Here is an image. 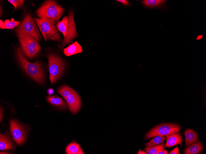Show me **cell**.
I'll return each mask as SVG.
<instances>
[{
	"label": "cell",
	"mask_w": 206,
	"mask_h": 154,
	"mask_svg": "<svg viewBox=\"0 0 206 154\" xmlns=\"http://www.w3.org/2000/svg\"><path fill=\"white\" fill-rule=\"evenodd\" d=\"M15 51L18 61L27 74L38 84H43L45 81V75L40 62L38 61L34 63L29 62L20 47L16 48Z\"/></svg>",
	"instance_id": "1"
},
{
	"label": "cell",
	"mask_w": 206,
	"mask_h": 154,
	"mask_svg": "<svg viewBox=\"0 0 206 154\" xmlns=\"http://www.w3.org/2000/svg\"><path fill=\"white\" fill-rule=\"evenodd\" d=\"M64 11V9L56 1L49 0L46 1L35 13L40 19L55 25L59 22Z\"/></svg>",
	"instance_id": "2"
},
{
	"label": "cell",
	"mask_w": 206,
	"mask_h": 154,
	"mask_svg": "<svg viewBox=\"0 0 206 154\" xmlns=\"http://www.w3.org/2000/svg\"><path fill=\"white\" fill-rule=\"evenodd\" d=\"M68 15V17L67 16L64 17L62 20L56 24L58 30L62 33L64 37V40L60 47L61 49L77 35L73 14L72 11H69Z\"/></svg>",
	"instance_id": "3"
},
{
	"label": "cell",
	"mask_w": 206,
	"mask_h": 154,
	"mask_svg": "<svg viewBox=\"0 0 206 154\" xmlns=\"http://www.w3.org/2000/svg\"><path fill=\"white\" fill-rule=\"evenodd\" d=\"M47 57L48 61L49 79L52 85L63 74L66 64L60 57L54 54L50 53Z\"/></svg>",
	"instance_id": "4"
},
{
	"label": "cell",
	"mask_w": 206,
	"mask_h": 154,
	"mask_svg": "<svg viewBox=\"0 0 206 154\" xmlns=\"http://www.w3.org/2000/svg\"><path fill=\"white\" fill-rule=\"evenodd\" d=\"M24 54L30 59L35 57L41 49L36 40L24 34L15 30Z\"/></svg>",
	"instance_id": "5"
},
{
	"label": "cell",
	"mask_w": 206,
	"mask_h": 154,
	"mask_svg": "<svg viewBox=\"0 0 206 154\" xmlns=\"http://www.w3.org/2000/svg\"><path fill=\"white\" fill-rule=\"evenodd\" d=\"M15 30L24 34L37 41L40 40L41 36L38 29L29 14L25 16Z\"/></svg>",
	"instance_id": "6"
},
{
	"label": "cell",
	"mask_w": 206,
	"mask_h": 154,
	"mask_svg": "<svg viewBox=\"0 0 206 154\" xmlns=\"http://www.w3.org/2000/svg\"><path fill=\"white\" fill-rule=\"evenodd\" d=\"M34 19L46 41L47 40L59 42L61 41L60 34L55 24L38 18Z\"/></svg>",
	"instance_id": "7"
},
{
	"label": "cell",
	"mask_w": 206,
	"mask_h": 154,
	"mask_svg": "<svg viewBox=\"0 0 206 154\" xmlns=\"http://www.w3.org/2000/svg\"><path fill=\"white\" fill-rule=\"evenodd\" d=\"M181 127L175 124L167 123L156 126L152 128L146 135L148 139L158 135L167 136L179 132Z\"/></svg>",
	"instance_id": "8"
},
{
	"label": "cell",
	"mask_w": 206,
	"mask_h": 154,
	"mask_svg": "<svg viewBox=\"0 0 206 154\" xmlns=\"http://www.w3.org/2000/svg\"><path fill=\"white\" fill-rule=\"evenodd\" d=\"M10 132L14 141L19 145L24 144L27 138V130L24 125L17 120L12 119L10 123Z\"/></svg>",
	"instance_id": "9"
},
{
	"label": "cell",
	"mask_w": 206,
	"mask_h": 154,
	"mask_svg": "<svg viewBox=\"0 0 206 154\" xmlns=\"http://www.w3.org/2000/svg\"><path fill=\"white\" fill-rule=\"evenodd\" d=\"M65 100L71 112L75 114L80 110L81 106V101L78 93L73 89L66 97Z\"/></svg>",
	"instance_id": "10"
},
{
	"label": "cell",
	"mask_w": 206,
	"mask_h": 154,
	"mask_svg": "<svg viewBox=\"0 0 206 154\" xmlns=\"http://www.w3.org/2000/svg\"><path fill=\"white\" fill-rule=\"evenodd\" d=\"M11 149L14 150V148L12 140L7 132L0 135V150Z\"/></svg>",
	"instance_id": "11"
},
{
	"label": "cell",
	"mask_w": 206,
	"mask_h": 154,
	"mask_svg": "<svg viewBox=\"0 0 206 154\" xmlns=\"http://www.w3.org/2000/svg\"><path fill=\"white\" fill-rule=\"evenodd\" d=\"M46 98L49 103L57 108L63 109L68 108L67 102L57 95L47 96Z\"/></svg>",
	"instance_id": "12"
},
{
	"label": "cell",
	"mask_w": 206,
	"mask_h": 154,
	"mask_svg": "<svg viewBox=\"0 0 206 154\" xmlns=\"http://www.w3.org/2000/svg\"><path fill=\"white\" fill-rule=\"evenodd\" d=\"M167 142L165 147H171L177 144L181 146L182 138L180 133H174L166 136Z\"/></svg>",
	"instance_id": "13"
},
{
	"label": "cell",
	"mask_w": 206,
	"mask_h": 154,
	"mask_svg": "<svg viewBox=\"0 0 206 154\" xmlns=\"http://www.w3.org/2000/svg\"><path fill=\"white\" fill-rule=\"evenodd\" d=\"M82 51L81 47L77 41L64 49V53L67 56L81 53Z\"/></svg>",
	"instance_id": "14"
},
{
	"label": "cell",
	"mask_w": 206,
	"mask_h": 154,
	"mask_svg": "<svg viewBox=\"0 0 206 154\" xmlns=\"http://www.w3.org/2000/svg\"><path fill=\"white\" fill-rule=\"evenodd\" d=\"M185 136V146H188L198 140L197 133L190 128L187 129L184 132Z\"/></svg>",
	"instance_id": "15"
},
{
	"label": "cell",
	"mask_w": 206,
	"mask_h": 154,
	"mask_svg": "<svg viewBox=\"0 0 206 154\" xmlns=\"http://www.w3.org/2000/svg\"><path fill=\"white\" fill-rule=\"evenodd\" d=\"M203 146L200 142H196L191 144L184 150V154H198L203 150Z\"/></svg>",
	"instance_id": "16"
},
{
	"label": "cell",
	"mask_w": 206,
	"mask_h": 154,
	"mask_svg": "<svg viewBox=\"0 0 206 154\" xmlns=\"http://www.w3.org/2000/svg\"><path fill=\"white\" fill-rule=\"evenodd\" d=\"M166 1L164 0H144L141 3L144 7L151 8L163 6Z\"/></svg>",
	"instance_id": "17"
},
{
	"label": "cell",
	"mask_w": 206,
	"mask_h": 154,
	"mask_svg": "<svg viewBox=\"0 0 206 154\" xmlns=\"http://www.w3.org/2000/svg\"><path fill=\"white\" fill-rule=\"evenodd\" d=\"M166 140L165 136L158 135L152 139L149 142L145 144V146L147 147H152L162 143Z\"/></svg>",
	"instance_id": "18"
},
{
	"label": "cell",
	"mask_w": 206,
	"mask_h": 154,
	"mask_svg": "<svg viewBox=\"0 0 206 154\" xmlns=\"http://www.w3.org/2000/svg\"><path fill=\"white\" fill-rule=\"evenodd\" d=\"M6 19L3 22L2 26L0 27L1 29H12L20 24L19 21H14V20Z\"/></svg>",
	"instance_id": "19"
},
{
	"label": "cell",
	"mask_w": 206,
	"mask_h": 154,
	"mask_svg": "<svg viewBox=\"0 0 206 154\" xmlns=\"http://www.w3.org/2000/svg\"><path fill=\"white\" fill-rule=\"evenodd\" d=\"M73 89L68 85H63L57 89L58 93L65 100L66 97L72 92Z\"/></svg>",
	"instance_id": "20"
},
{
	"label": "cell",
	"mask_w": 206,
	"mask_h": 154,
	"mask_svg": "<svg viewBox=\"0 0 206 154\" xmlns=\"http://www.w3.org/2000/svg\"><path fill=\"white\" fill-rule=\"evenodd\" d=\"M80 148L79 144L75 142L70 143L66 147V152L68 154H77Z\"/></svg>",
	"instance_id": "21"
},
{
	"label": "cell",
	"mask_w": 206,
	"mask_h": 154,
	"mask_svg": "<svg viewBox=\"0 0 206 154\" xmlns=\"http://www.w3.org/2000/svg\"><path fill=\"white\" fill-rule=\"evenodd\" d=\"M165 143L157 145L156 146L147 147L144 148V150L148 154H156L160 149L163 148L165 146Z\"/></svg>",
	"instance_id": "22"
},
{
	"label": "cell",
	"mask_w": 206,
	"mask_h": 154,
	"mask_svg": "<svg viewBox=\"0 0 206 154\" xmlns=\"http://www.w3.org/2000/svg\"><path fill=\"white\" fill-rule=\"evenodd\" d=\"M8 1L13 5L14 10L20 8L24 5L23 0H8Z\"/></svg>",
	"instance_id": "23"
},
{
	"label": "cell",
	"mask_w": 206,
	"mask_h": 154,
	"mask_svg": "<svg viewBox=\"0 0 206 154\" xmlns=\"http://www.w3.org/2000/svg\"><path fill=\"white\" fill-rule=\"evenodd\" d=\"M116 1L119 2L124 6H129L131 5L129 3V1L126 0H117Z\"/></svg>",
	"instance_id": "24"
},
{
	"label": "cell",
	"mask_w": 206,
	"mask_h": 154,
	"mask_svg": "<svg viewBox=\"0 0 206 154\" xmlns=\"http://www.w3.org/2000/svg\"><path fill=\"white\" fill-rule=\"evenodd\" d=\"M170 154H179V150L178 147H176L174 149L171 151L169 153Z\"/></svg>",
	"instance_id": "25"
},
{
	"label": "cell",
	"mask_w": 206,
	"mask_h": 154,
	"mask_svg": "<svg viewBox=\"0 0 206 154\" xmlns=\"http://www.w3.org/2000/svg\"><path fill=\"white\" fill-rule=\"evenodd\" d=\"M167 151L163 148L160 149L157 152V154H167Z\"/></svg>",
	"instance_id": "26"
},
{
	"label": "cell",
	"mask_w": 206,
	"mask_h": 154,
	"mask_svg": "<svg viewBox=\"0 0 206 154\" xmlns=\"http://www.w3.org/2000/svg\"><path fill=\"white\" fill-rule=\"evenodd\" d=\"M47 92L49 95H51L53 93L54 90L52 88H49L48 89Z\"/></svg>",
	"instance_id": "27"
},
{
	"label": "cell",
	"mask_w": 206,
	"mask_h": 154,
	"mask_svg": "<svg viewBox=\"0 0 206 154\" xmlns=\"http://www.w3.org/2000/svg\"><path fill=\"white\" fill-rule=\"evenodd\" d=\"M138 154H146L147 152L145 151H143L141 149H139L137 153Z\"/></svg>",
	"instance_id": "28"
},
{
	"label": "cell",
	"mask_w": 206,
	"mask_h": 154,
	"mask_svg": "<svg viewBox=\"0 0 206 154\" xmlns=\"http://www.w3.org/2000/svg\"><path fill=\"white\" fill-rule=\"evenodd\" d=\"M0 122L2 120L3 117L2 109H1V107H0Z\"/></svg>",
	"instance_id": "29"
},
{
	"label": "cell",
	"mask_w": 206,
	"mask_h": 154,
	"mask_svg": "<svg viewBox=\"0 0 206 154\" xmlns=\"http://www.w3.org/2000/svg\"><path fill=\"white\" fill-rule=\"evenodd\" d=\"M77 154H84L83 150L81 148H79Z\"/></svg>",
	"instance_id": "30"
},
{
	"label": "cell",
	"mask_w": 206,
	"mask_h": 154,
	"mask_svg": "<svg viewBox=\"0 0 206 154\" xmlns=\"http://www.w3.org/2000/svg\"><path fill=\"white\" fill-rule=\"evenodd\" d=\"M0 27H1L3 25V22L1 20H0Z\"/></svg>",
	"instance_id": "31"
},
{
	"label": "cell",
	"mask_w": 206,
	"mask_h": 154,
	"mask_svg": "<svg viewBox=\"0 0 206 154\" xmlns=\"http://www.w3.org/2000/svg\"><path fill=\"white\" fill-rule=\"evenodd\" d=\"M0 154H8V153L7 152H0Z\"/></svg>",
	"instance_id": "32"
}]
</instances>
